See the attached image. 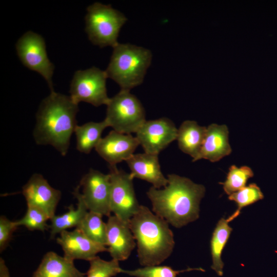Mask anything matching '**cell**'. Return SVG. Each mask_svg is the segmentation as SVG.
I'll return each instance as SVG.
<instances>
[{
  "label": "cell",
  "instance_id": "obj_28",
  "mask_svg": "<svg viewBox=\"0 0 277 277\" xmlns=\"http://www.w3.org/2000/svg\"><path fill=\"white\" fill-rule=\"evenodd\" d=\"M264 198V194L260 187L255 183H251L240 190L229 195L228 199L234 201L238 206L236 210L241 209Z\"/></svg>",
  "mask_w": 277,
  "mask_h": 277
},
{
  "label": "cell",
  "instance_id": "obj_8",
  "mask_svg": "<svg viewBox=\"0 0 277 277\" xmlns=\"http://www.w3.org/2000/svg\"><path fill=\"white\" fill-rule=\"evenodd\" d=\"M16 50L22 64L40 74L51 91H54L52 78L54 66L48 57L44 38L32 31L26 32L18 39Z\"/></svg>",
  "mask_w": 277,
  "mask_h": 277
},
{
  "label": "cell",
  "instance_id": "obj_9",
  "mask_svg": "<svg viewBox=\"0 0 277 277\" xmlns=\"http://www.w3.org/2000/svg\"><path fill=\"white\" fill-rule=\"evenodd\" d=\"M109 170L111 211L114 215L128 222L141 206L133 187L134 178L130 173L118 169L116 166H109Z\"/></svg>",
  "mask_w": 277,
  "mask_h": 277
},
{
  "label": "cell",
  "instance_id": "obj_20",
  "mask_svg": "<svg viewBox=\"0 0 277 277\" xmlns=\"http://www.w3.org/2000/svg\"><path fill=\"white\" fill-rule=\"evenodd\" d=\"M78 186L73 192L77 200V207L74 208L73 205L68 207V211L59 215H54L50 220L51 224L49 226L50 238L53 239L58 233L67 230L72 227L76 228L81 223L88 211V208L83 200Z\"/></svg>",
  "mask_w": 277,
  "mask_h": 277
},
{
  "label": "cell",
  "instance_id": "obj_10",
  "mask_svg": "<svg viewBox=\"0 0 277 277\" xmlns=\"http://www.w3.org/2000/svg\"><path fill=\"white\" fill-rule=\"evenodd\" d=\"M80 187L83 200L90 211L109 216L111 184L110 175L90 169L82 178Z\"/></svg>",
  "mask_w": 277,
  "mask_h": 277
},
{
  "label": "cell",
  "instance_id": "obj_17",
  "mask_svg": "<svg viewBox=\"0 0 277 277\" xmlns=\"http://www.w3.org/2000/svg\"><path fill=\"white\" fill-rule=\"evenodd\" d=\"M228 129L215 124L206 127L203 144L197 160L206 159L212 162L219 161L231 152L228 141Z\"/></svg>",
  "mask_w": 277,
  "mask_h": 277
},
{
  "label": "cell",
  "instance_id": "obj_30",
  "mask_svg": "<svg viewBox=\"0 0 277 277\" xmlns=\"http://www.w3.org/2000/svg\"><path fill=\"white\" fill-rule=\"evenodd\" d=\"M0 277H10L9 270L5 264V261L1 258L0 260Z\"/></svg>",
  "mask_w": 277,
  "mask_h": 277
},
{
  "label": "cell",
  "instance_id": "obj_25",
  "mask_svg": "<svg viewBox=\"0 0 277 277\" xmlns=\"http://www.w3.org/2000/svg\"><path fill=\"white\" fill-rule=\"evenodd\" d=\"M192 270L205 271L202 268H189L182 270H175L167 266H148L132 270H122V273L135 277H176L181 272Z\"/></svg>",
  "mask_w": 277,
  "mask_h": 277
},
{
  "label": "cell",
  "instance_id": "obj_21",
  "mask_svg": "<svg viewBox=\"0 0 277 277\" xmlns=\"http://www.w3.org/2000/svg\"><path fill=\"white\" fill-rule=\"evenodd\" d=\"M108 127V124L105 119L99 122H89L77 125L74 130L77 150L81 153L89 154L97 145L102 138L103 131Z\"/></svg>",
  "mask_w": 277,
  "mask_h": 277
},
{
  "label": "cell",
  "instance_id": "obj_6",
  "mask_svg": "<svg viewBox=\"0 0 277 277\" xmlns=\"http://www.w3.org/2000/svg\"><path fill=\"white\" fill-rule=\"evenodd\" d=\"M105 120L113 130L128 134L136 133L146 121L141 102L125 90H121L110 98Z\"/></svg>",
  "mask_w": 277,
  "mask_h": 277
},
{
  "label": "cell",
  "instance_id": "obj_2",
  "mask_svg": "<svg viewBox=\"0 0 277 277\" xmlns=\"http://www.w3.org/2000/svg\"><path fill=\"white\" fill-rule=\"evenodd\" d=\"M77 104L70 96L51 91L41 103L36 115L33 137L39 145H50L65 156L76 127Z\"/></svg>",
  "mask_w": 277,
  "mask_h": 277
},
{
  "label": "cell",
  "instance_id": "obj_14",
  "mask_svg": "<svg viewBox=\"0 0 277 277\" xmlns=\"http://www.w3.org/2000/svg\"><path fill=\"white\" fill-rule=\"evenodd\" d=\"M60 234L56 242L62 248L64 256L70 260L90 261L98 253L108 251L106 246L92 241L76 228L72 231H64Z\"/></svg>",
  "mask_w": 277,
  "mask_h": 277
},
{
  "label": "cell",
  "instance_id": "obj_4",
  "mask_svg": "<svg viewBox=\"0 0 277 277\" xmlns=\"http://www.w3.org/2000/svg\"><path fill=\"white\" fill-rule=\"evenodd\" d=\"M106 70L108 77L121 90L130 91L141 84L152 60L150 50L130 44L118 43L114 47Z\"/></svg>",
  "mask_w": 277,
  "mask_h": 277
},
{
  "label": "cell",
  "instance_id": "obj_12",
  "mask_svg": "<svg viewBox=\"0 0 277 277\" xmlns=\"http://www.w3.org/2000/svg\"><path fill=\"white\" fill-rule=\"evenodd\" d=\"M22 193L27 205L41 209L50 219L55 215L61 192L51 186L42 175L33 174L23 187Z\"/></svg>",
  "mask_w": 277,
  "mask_h": 277
},
{
  "label": "cell",
  "instance_id": "obj_18",
  "mask_svg": "<svg viewBox=\"0 0 277 277\" xmlns=\"http://www.w3.org/2000/svg\"><path fill=\"white\" fill-rule=\"evenodd\" d=\"M73 261L61 256L53 251L46 253L32 277H84Z\"/></svg>",
  "mask_w": 277,
  "mask_h": 277
},
{
  "label": "cell",
  "instance_id": "obj_1",
  "mask_svg": "<svg viewBox=\"0 0 277 277\" xmlns=\"http://www.w3.org/2000/svg\"><path fill=\"white\" fill-rule=\"evenodd\" d=\"M167 178L165 187L157 189L151 186L146 194L155 214L173 227L181 228L199 218L205 188L177 174H168Z\"/></svg>",
  "mask_w": 277,
  "mask_h": 277
},
{
  "label": "cell",
  "instance_id": "obj_19",
  "mask_svg": "<svg viewBox=\"0 0 277 277\" xmlns=\"http://www.w3.org/2000/svg\"><path fill=\"white\" fill-rule=\"evenodd\" d=\"M206 127L195 121H185L177 129L178 146L180 150L196 161L204 139Z\"/></svg>",
  "mask_w": 277,
  "mask_h": 277
},
{
  "label": "cell",
  "instance_id": "obj_22",
  "mask_svg": "<svg viewBox=\"0 0 277 277\" xmlns=\"http://www.w3.org/2000/svg\"><path fill=\"white\" fill-rule=\"evenodd\" d=\"M230 222L228 218L221 219L214 229L210 241L212 260L211 268L219 276L223 274L224 263L221 258L222 252L232 230V228L229 225Z\"/></svg>",
  "mask_w": 277,
  "mask_h": 277
},
{
  "label": "cell",
  "instance_id": "obj_23",
  "mask_svg": "<svg viewBox=\"0 0 277 277\" xmlns=\"http://www.w3.org/2000/svg\"><path fill=\"white\" fill-rule=\"evenodd\" d=\"M102 217L101 214L89 211L76 228L92 241L107 247V225Z\"/></svg>",
  "mask_w": 277,
  "mask_h": 277
},
{
  "label": "cell",
  "instance_id": "obj_24",
  "mask_svg": "<svg viewBox=\"0 0 277 277\" xmlns=\"http://www.w3.org/2000/svg\"><path fill=\"white\" fill-rule=\"evenodd\" d=\"M253 175L250 167L244 166L239 168L233 165L229 168L225 181L220 184L225 193L229 195L245 187L248 180Z\"/></svg>",
  "mask_w": 277,
  "mask_h": 277
},
{
  "label": "cell",
  "instance_id": "obj_13",
  "mask_svg": "<svg viewBox=\"0 0 277 277\" xmlns=\"http://www.w3.org/2000/svg\"><path fill=\"white\" fill-rule=\"evenodd\" d=\"M139 145L136 137L131 134L122 133L113 130L102 138L95 150L109 166H116L117 164L129 159Z\"/></svg>",
  "mask_w": 277,
  "mask_h": 277
},
{
  "label": "cell",
  "instance_id": "obj_27",
  "mask_svg": "<svg viewBox=\"0 0 277 277\" xmlns=\"http://www.w3.org/2000/svg\"><path fill=\"white\" fill-rule=\"evenodd\" d=\"M49 217L41 209L27 205V209L25 215L16 221L18 226H24L29 230H39L44 231L49 228L47 222Z\"/></svg>",
  "mask_w": 277,
  "mask_h": 277
},
{
  "label": "cell",
  "instance_id": "obj_16",
  "mask_svg": "<svg viewBox=\"0 0 277 277\" xmlns=\"http://www.w3.org/2000/svg\"><path fill=\"white\" fill-rule=\"evenodd\" d=\"M126 162L133 178L147 181L157 189L167 185L168 180L161 171L157 155L145 152L133 154Z\"/></svg>",
  "mask_w": 277,
  "mask_h": 277
},
{
  "label": "cell",
  "instance_id": "obj_29",
  "mask_svg": "<svg viewBox=\"0 0 277 277\" xmlns=\"http://www.w3.org/2000/svg\"><path fill=\"white\" fill-rule=\"evenodd\" d=\"M18 226L16 221H11L4 216L0 217V251L4 250L8 245L13 233Z\"/></svg>",
  "mask_w": 277,
  "mask_h": 277
},
{
  "label": "cell",
  "instance_id": "obj_15",
  "mask_svg": "<svg viewBox=\"0 0 277 277\" xmlns=\"http://www.w3.org/2000/svg\"><path fill=\"white\" fill-rule=\"evenodd\" d=\"M106 225L107 246L112 259L118 261L127 259L136 244L129 222L110 215Z\"/></svg>",
  "mask_w": 277,
  "mask_h": 277
},
{
  "label": "cell",
  "instance_id": "obj_26",
  "mask_svg": "<svg viewBox=\"0 0 277 277\" xmlns=\"http://www.w3.org/2000/svg\"><path fill=\"white\" fill-rule=\"evenodd\" d=\"M119 261H107L96 256L89 261L90 267L84 277H113L122 273Z\"/></svg>",
  "mask_w": 277,
  "mask_h": 277
},
{
  "label": "cell",
  "instance_id": "obj_7",
  "mask_svg": "<svg viewBox=\"0 0 277 277\" xmlns=\"http://www.w3.org/2000/svg\"><path fill=\"white\" fill-rule=\"evenodd\" d=\"M107 78L106 71L95 67L76 71L70 84L71 98L77 104L83 102L95 107L107 105L110 98L107 92Z\"/></svg>",
  "mask_w": 277,
  "mask_h": 277
},
{
  "label": "cell",
  "instance_id": "obj_11",
  "mask_svg": "<svg viewBox=\"0 0 277 277\" xmlns=\"http://www.w3.org/2000/svg\"><path fill=\"white\" fill-rule=\"evenodd\" d=\"M135 133L145 153L158 155L176 140L177 129L170 119L162 117L146 121Z\"/></svg>",
  "mask_w": 277,
  "mask_h": 277
},
{
  "label": "cell",
  "instance_id": "obj_5",
  "mask_svg": "<svg viewBox=\"0 0 277 277\" xmlns=\"http://www.w3.org/2000/svg\"><path fill=\"white\" fill-rule=\"evenodd\" d=\"M85 30L91 42L101 48L115 47L126 17L110 5L95 3L87 8Z\"/></svg>",
  "mask_w": 277,
  "mask_h": 277
},
{
  "label": "cell",
  "instance_id": "obj_3",
  "mask_svg": "<svg viewBox=\"0 0 277 277\" xmlns=\"http://www.w3.org/2000/svg\"><path fill=\"white\" fill-rule=\"evenodd\" d=\"M129 224L141 265H159L171 255L175 244L174 236L164 219L141 205Z\"/></svg>",
  "mask_w": 277,
  "mask_h": 277
}]
</instances>
